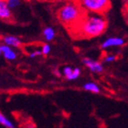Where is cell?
<instances>
[{
  "instance_id": "obj_1",
  "label": "cell",
  "mask_w": 128,
  "mask_h": 128,
  "mask_svg": "<svg viewBox=\"0 0 128 128\" xmlns=\"http://www.w3.org/2000/svg\"><path fill=\"white\" fill-rule=\"evenodd\" d=\"M76 27L79 34L82 37H98L106 30L107 20L105 18L102 16V14H97L94 16H85L76 25Z\"/></svg>"
},
{
  "instance_id": "obj_2",
  "label": "cell",
  "mask_w": 128,
  "mask_h": 128,
  "mask_svg": "<svg viewBox=\"0 0 128 128\" xmlns=\"http://www.w3.org/2000/svg\"><path fill=\"white\" fill-rule=\"evenodd\" d=\"M83 16V11L80 6L72 2L62 6L58 12L60 21L66 26H76Z\"/></svg>"
},
{
  "instance_id": "obj_3",
  "label": "cell",
  "mask_w": 128,
  "mask_h": 128,
  "mask_svg": "<svg viewBox=\"0 0 128 128\" xmlns=\"http://www.w3.org/2000/svg\"><path fill=\"white\" fill-rule=\"evenodd\" d=\"M80 5L85 10L95 14H104L111 8L110 0H80Z\"/></svg>"
},
{
  "instance_id": "obj_4",
  "label": "cell",
  "mask_w": 128,
  "mask_h": 128,
  "mask_svg": "<svg viewBox=\"0 0 128 128\" xmlns=\"http://www.w3.org/2000/svg\"><path fill=\"white\" fill-rule=\"evenodd\" d=\"M124 44V40L122 38L119 37H111L108 38L104 40L102 44V48L106 50L108 48H112V47H121Z\"/></svg>"
},
{
  "instance_id": "obj_5",
  "label": "cell",
  "mask_w": 128,
  "mask_h": 128,
  "mask_svg": "<svg viewBox=\"0 0 128 128\" xmlns=\"http://www.w3.org/2000/svg\"><path fill=\"white\" fill-rule=\"evenodd\" d=\"M83 63L87 68L91 70L92 72H96V73H101V72H104V66L102 64L100 63L99 62H95L92 59H86L83 60Z\"/></svg>"
},
{
  "instance_id": "obj_6",
  "label": "cell",
  "mask_w": 128,
  "mask_h": 128,
  "mask_svg": "<svg viewBox=\"0 0 128 128\" xmlns=\"http://www.w3.org/2000/svg\"><path fill=\"white\" fill-rule=\"evenodd\" d=\"M12 18L11 8L8 6L6 0H0V19L9 20Z\"/></svg>"
},
{
  "instance_id": "obj_7",
  "label": "cell",
  "mask_w": 128,
  "mask_h": 128,
  "mask_svg": "<svg viewBox=\"0 0 128 128\" xmlns=\"http://www.w3.org/2000/svg\"><path fill=\"white\" fill-rule=\"evenodd\" d=\"M1 50H2L3 55L6 59L8 60H14L16 59V53L11 48L10 46L6 45V44H4V45L1 46Z\"/></svg>"
},
{
  "instance_id": "obj_8",
  "label": "cell",
  "mask_w": 128,
  "mask_h": 128,
  "mask_svg": "<svg viewBox=\"0 0 128 128\" xmlns=\"http://www.w3.org/2000/svg\"><path fill=\"white\" fill-rule=\"evenodd\" d=\"M3 42L4 44H6L14 48H18L21 45V40L16 36H6L3 38Z\"/></svg>"
},
{
  "instance_id": "obj_9",
  "label": "cell",
  "mask_w": 128,
  "mask_h": 128,
  "mask_svg": "<svg viewBox=\"0 0 128 128\" xmlns=\"http://www.w3.org/2000/svg\"><path fill=\"white\" fill-rule=\"evenodd\" d=\"M55 30L50 27H48V28H45L44 30H43V36L45 38V40L47 41H51V40H54V38H55Z\"/></svg>"
},
{
  "instance_id": "obj_10",
  "label": "cell",
  "mask_w": 128,
  "mask_h": 128,
  "mask_svg": "<svg viewBox=\"0 0 128 128\" xmlns=\"http://www.w3.org/2000/svg\"><path fill=\"white\" fill-rule=\"evenodd\" d=\"M83 89L87 92H94V94H98L100 92V87H99L96 83L94 82H87L83 85Z\"/></svg>"
},
{
  "instance_id": "obj_11",
  "label": "cell",
  "mask_w": 128,
  "mask_h": 128,
  "mask_svg": "<svg viewBox=\"0 0 128 128\" xmlns=\"http://www.w3.org/2000/svg\"><path fill=\"white\" fill-rule=\"evenodd\" d=\"M0 124H2L3 126H5V127H8V128H14L15 126L13 124V123L9 121L8 118L6 117L5 115L2 114L1 112H0Z\"/></svg>"
},
{
  "instance_id": "obj_12",
  "label": "cell",
  "mask_w": 128,
  "mask_h": 128,
  "mask_svg": "<svg viewBox=\"0 0 128 128\" xmlns=\"http://www.w3.org/2000/svg\"><path fill=\"white\" fill-rule=\"evenodd\" d=\"M8 6L11 9H15V8H18L20 4H21V0H6Z\"/></svg>"
},
{
  "instance_id": "obj_13",
  "label": "cell",
  "mask_w": 128,
  "mask_h": 128,
  "mask_svg": "<svg viewBox=\"0 0 128 128\" xmlns=\"http://www.w3.org/2000/svg\"><path fill=\"white\" fill-rule=\"evenodd\" d=\"M72 72H73V69L70 66L65 67V68L63 69V74H64V76L67 78V80H69V78L70 77Z\"/></svg>"
},
{
  "instance_id": "obj_14",
  "label": "cell",
  "mask_w": 128,
  "mask_h": 128,
  "mask_svg": "<svg viewBox=\"0 0 128 128\" xmlns=\"http://www.w3.org/2000/svg\"><path fill=\"white\" fill-rule=\"evenodd\" d=\"M41 51H42L43 55H48V54L50 52V46L48 45V44H44V45L42 46Z\"/></svg>"
},
{
  "instance_id": "obj_15",
  "label": "cell",
  "mask_w": 128,
  "mask_h": 128,
  "mask_svg": "<svg viewBox=\"0 0 128 128\" xmlns=\"http://www.w3.org/2000/svg\"><path fill=\"white\" fill-rule=\"evenodd\" d=\"M41 54H42V51L41 50H35L30 54V58L33 59V58H35V57H37V56H40Z\"/></svg>"
},
{
  "instance_id": "obj_16",
  "label": "cell",
  "mask_w": 128,
  "mask_h": 128,
  "mask_svg": "<svg viewBox=\"0 0 128 128\" xmlns=\"http://www.w3.org/2000/svg\"><path fill=\"white\" fill-rule=\"evenodd\" d=\"M115 60H116V57L114 55H109L104 59V60H105V62H114Z\"/></svg>"
},
{
  "instance_id": "obj_17",
  "label": "cell",
  "mask_w": 128,
  "mask_h": 128,
  "mask_svg": "<svg viewBox=\"0 0 128 128\" xmlns=\"http://www.w3.org/2000/svg\"><path fill=\"white\" fill-rule=\"evenodd\" d=\"M1 54H3V52H2V50H1V46H0V56H1Z\"/></svg>"
},
{
  "instance_id": "obj_18",
  "label": "cell",
  "mask_w": 128,
  "mask_h": 128,
  "mask_svg": "<svg viewBox=\"0 0 128 128\" xmlns=\"http://www.w3.org/2000/svg\"><path fill=\"white\" fill-rule=\"evenodd\" d=\"M126 4L128 5V0H126Z\"/></svg>"
}]
</instances>
